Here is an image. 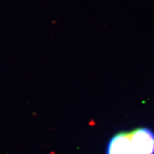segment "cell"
Masks as SVG:
<instances>
[{
    "instance_id": "cell-1",
    "label": "cell",
    "mask_w": 154,
    "mask_h": 154,
    "mask_svg": "<svg viewBox=\"0 0 154 154\" xmlns=\"http://www.w3.org/2000/svg\"><path fill=\"white\" fill-rule=\"evenodd\" d=\"M131 142L134 154H154V132L140 127L131 131Z\"/></svg>"
},
{
    "instance_id": "cell-2",
    "label": "cell",
    "mask_w": 154,
    "mask_h": 154,
    "mask_svg": "<svg viewBox=\"0 0 154 154\" xmlns=\"http://www.w3.org/2000/svg\"><path fill=\"white\" fill-rule=\"evenodd\" d=\"M106 154H134L131 132H122L113 136L108 143Z\"/></svg>"
}]
</instances>
